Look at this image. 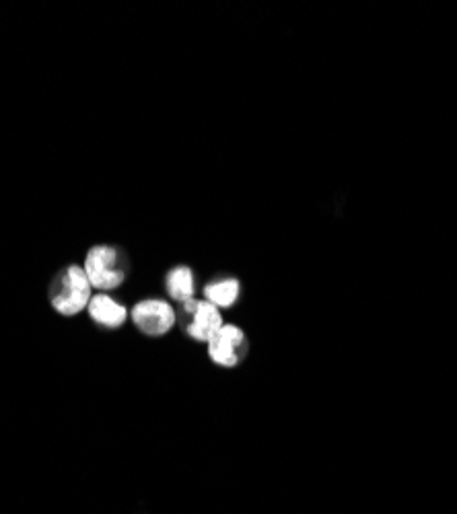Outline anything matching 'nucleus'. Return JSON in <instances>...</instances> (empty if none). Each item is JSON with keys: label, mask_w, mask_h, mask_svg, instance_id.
I'll return each mask as SVG.
<instances>
[{"label": "nucleus", "mask_w": 457, "mask_h": 514, "mask_svg": "<svg viewBox=\"0 0 457 514\" xmlns=\"http://www.w3.org/2000/svg\"><path fill=\"white\" fill-rule=\"evenodd\" d=\"M130 317L132 323L138 327V332L151 338L165 336L167 332H171V327L178 323L175 321V309L159 299L136 303Z\"/></svg>", "instance_id": "39448f33"}, {"label": "nucleus", "mask_w": 457, "mask_h": 514, "mask_svg": "<svg viewBox=\"0 0 457 514\" xmlns=\"http://www.w3.org/2000/svg\"><path fill=\"white\" fill-rule=\"evenodd\" d=\"M85 274L99 290L120 288L130 274V260L120 247L97 245L87 253Z\"/></svg>", "instance_id": "f03ea898"}, {"label": "nucleus", "mask_w": 457, "mask_h": 514, "mask_svg": "<svg viewBox=\"0 0 457 514\" xmlns=\"http://www.w3.org/2000/svg\"><path fill=\"white\" fill-rule=\"evenodd\" d=\"M91 282L81 266H68L60 270L48 288V297L52 307L66 317L79 315L89 307L91 301Z\"/></svg>", "instance_id": "f257e3e1"}, {"label": "nucleus", "mask_w": 457, "mask_h": 514, "mask_svg": "<svg viewBox=\"0 0 457 514\" xmlns=\"http://www.w3.org/2000/svg\"><path fill=\"white\" fill-rule=\"evenodd\" d=\"M89 315L91 319L101 325V327H108V329H116L120 325L126 323L128 319V309L124 305H120L118 301H114L108 295H95L89 301Z\"/></svg>", "instance_id": "423d86ee"}, {"label": "nucleus", "mask_w": 457, "mask_h": 514, "mask_svg": "<svg viewBox=\"0 0 457 514\" xmlns=\"http://www.w3.org/2000/svg\"><path fill=\"white\" fill-rule=\"evenodd\" d=\"M250 354V340L237 325H223L208 342V358L223 369H235Z\"/></svg>", "instance_id": "20e7f679"}, {"label": "nucleus", "mask_w": 457, "mask_h": 514, "mask_svg": "<svg viewBox=\"0 0 457 514\" xmlns=\"http://www.w3.org/2000/svg\"><path fill=\"white\" fill-rule=\"evenodd\" d=\"M165 288H167V295L178 305L192 301L194 290H196L194 272L188 266L173 268L165 278Z\"/></svg>", "instance_id": "0eeeda50"}, {"label": "nucleus", "mask_w": 457, "mask_h": 514, "mask_svg": "<svg viewBox=\"0 0 457 514\" xmlns=\"http://www.w3.org/2000/svg\"><path fill=\"white\" fill-rule=\"evenodd\" d=\"M175 321L180 323L188 338L204 344L213 340V336L225 325L221 309H217L213 303L196 299L178 305V309H175Z\"/></svg>", "instance_id": "7ed1b4c3"}, {"label": "nucleus", "mask_w": 457, "mask_h": 514, "mask_svg": "<svg viewBox=\"0 0 457 514\" xmlns=\"http://www.w3.org/2000/svg\"><path fill=\"white\" fill-rule=\"evenodd\" d=\"M204 295L206 301L213 303L217 309H229L235 307L241 297V284L235 278H219L204 288Z\"/></svg>", "instance_id": "6e6552de"}]
</instances>
